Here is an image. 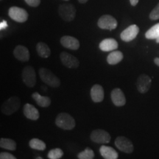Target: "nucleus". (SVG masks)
Listing matches in <instances>:
<instances>
[{"label":"nucleus","mask_w":159,"mask_h":159,"mask_svg":"<svg viewBox=\"0 0 159 159\" xmlns=\"http://www.w3.org/2000/svg\"><path fill=\"white\" fill-rule=\"evenodd\" d=\"M21 107V100L18 97H11L1 105V111L7 116L14 114Z\"/></svg>","instance_id":"nucleus-1"},{"label":"nucleus","mask_w":159,"mask_h":159,"mask_svg":"<svg viewBox=\"0 0 159 159\" xmlns=\"http://www.w3.org/2000/svg\"><path fill=\"white\" fill-rule=\"evenodd\" d=\"M39 76L41 80L45 84L53 88H57L61 85V80L53 72L47 68H41L39 69Z\"/></svg>","instance_id":"nucleus-2"},{"label":"nucleus","mask_w":159,"mask_h":159,"mask_svg":"<svg viewBox=\"0 0 159 159\" xmlns=\"http://www.w3.org/2000/svg\"><path fill=\"white\" fill-rule=\"evenodd\" d=\"M55 124L58 128L66 130H72L76 125L75 119L67 113H61L57 115L55 119Z\"/></svg>","instance_id":"nucleus-3"},{"label":"nucleus","mask_w":159,"mask_h":159,"mask_svg":"<svg viewBox=\"0 0 159 159\" xmlns=\"http://www.w3.org/2000/svg\"><path fill=\"white\" fill-rule=\"evenodd\" d=\"M58 13L61 19L66 21H71L76 16V9L71 4H63L58 7Z\"/></svg>","instance_id":"nucleus-4"},{"label":"nucleus","mask_w":159,"mask_h":159,"mask_svg":"<svg viewBox=\"0 0 159 159\" xmlns=\"http://www.w3.org/2000/svg\"><path fill=\"white\" fill-rule=\"evenodd\" d=\"M21 77L23 82L27 87L33 88L36 84V73L34 68L30 66H27L24 68Z\"/></svg>","instance_id":"nucleus-5"},{"label":"nucleus","mask_w":159,"mask_h":159,"mask_svg":"<svg viewBox=\"0 0 159 159\" xmlns=\"http://www.w3.org/2000/svg\"><path fill=\"white\" fill-rule=\"evenodd\" d=\"M90 138L93 142L97 144H108L111 142V135L102 129H96L91 132Z\"/></svg>","instance_id":"nucleus-6"},{"label":"nucleus","mask_w":159,"mask_h":159,"mask_svg":"<svg viewBox=\"0 0 159 159\" xmlns=\"http://www.w3.org/2000/svg\"><path fill=\"white\" fill-rule=\"evenodd\" d=\"M8 15L12 19L19 23L25 22L28 19V13L25 9L19 7H11L8 11Z\"/></svg>","instance_id":"nucleus-7"},{"label":"nucleus","mask_w":159,"mask_h":159,"mask_svg":"<svg viewBox=\"0 0 159 159\" xmlns=\"http://www.w3.org/2000/svg\"><path fill=\"white\" fill-rule=\"evenodd\" d=\"M116 19L111 15H103L99 18L97 22V25L99 28L103 30H113L116 29L117 27Z\"/></svg>","instance_id":"nucleus-8"},{"label":"nucleus","mask_w":159,"mask_h":159,"mask_svg":"<svg viewBox=\"0 0 159 159\" xmlns=\"http://www.w3.org/2000/svg\"><path fill=\"white\" fill-rule=\"evenodd\" d=\"M114 144L119 150L125 153H132L134 152V144L130 139L125 136H118L115 140Z\"/></svg>","instance_id":"nucleus-9"},{"label":"nucleus","mask_w":159,"mask_h":159,"mask_svg":"<svg viewBox=\"0 0 159 159\" xmlns=\"http://www.w3.org/2000/svg\"><path fill=\"white\" fill-rule=\"evenodd\" d=\"M60 59L63 64L69 69H76L80 65V61L76 57L66 52H62L60 54Z\"/></svg>","instance_id":"nucleus-10"},{"label":"nucleus","mask_w":159,"mask_h":159,"mask_svg":"<svg viewBox=\"0 0 159 159\" xmlns=\"http://www.w3.org/2000/svg\"><path fill=\"white\" fill-rule=\"evenodd\" d=\"M151 84H152V80L148 75H141L136 81L137 90L142 94H145L150 90Z\"/></svg>","instance_id":"nucleus-11"},{"label":"nucleus","mask_w":159,"mask_h":159,"mask_svg":"<svg viewBox=\"0 0 159 159\" xmlns=\"http://www.w3.org/2000/svg\"><path fill=\"white\" fill-rule=\"evenodd\" d=\"M139 33V28L136 25H132L124 30L120 34V38L125 42H130L136 39Z\"/></svg>","instance_id":"nucleus-12"},{"label":"nucleus","mask_w":159,"mask_h":159,"mask_svg":"<svg viewBox=\"0 0 159 159\" xmlns=\"http://www.w3.org/2000/svg\"><path fill=\"white\" fill-rule=\"evenodd\" d=\"M111 98L113 103L116 106H123L126 103V98L123 91L120 89L116 88L113 89L111 93Z\"/></svg>","instance_id":"nucleus-13"},{"label":"nucleus","mask_w":159,"mask_h":159,"mask_svg":"<svg viewBox=\"0 0 159 159\" xmlns=\"http://www.w3.org/2000/svg\"><path fill=\"white\" fill-rule=\"evenodd\" d=\"M61 43L65 48L71 50H77L80 48V42L76 38L64 35L61 39Z\"/></svg>","instance_id":"nucleus-14"},{"label":"nucleus","mask_w":159,"mask_h":159,"mask_svg":"<svg viewBox=\"0 0 159 159\" xmlns=\"http://www.w3.org/2000/svg\"><path fill=\"white\" fill-rule=\"evenodd\" d=\"M13 55L16 58L22 62H27L30 60V52L27 47L22 45H18L13 50Z\"/></svg>","instance_id":"nucleus-15"},{"label":"nucleus","mask_w":159,"mask_h":159,"mask_svg":"<svg viewBox=\"0 0 159 159\" xmlns=\"http://www.w3.org/2000/svg\"><path fill=\"white\" fill-rule=\"evenodd\" d=\"M118 42L114 39H105L102 40L99 44V48L103 52H111L118 48Z\"/></svg>","instance_id":"nucleus-16"},{"label":"nucleus","mask_w":159,"mask_h":159,"mask_svg":"<svg viewBox=\"0 0 159 159\" xmlns=\"http://www.w3.org/2000/svg\"><path fill=\"white\" fill-rule=\"evenodd\" d=\"M23 113L26 118L33 121L38 120L40 117L39 110L33 105L29 104V103L25 105L23 108Z\"/></svg>","instance_id":"nucleus-17"},{"label":"nucleus","mask_w":159,"mask_h":159,"mask_svg":"<svg viewBox=\"0 0 159 159\" xmlns=\"http://www.w3.org/2000/svg\"><path fill=\"white\" fill-rule=\"evenodd\" d=\"M104 90L102 85L95 84L91 89V97L94 102H101L104 99Z\"/></svg>","instance_id":"nucleus-18"},{"label":"nucleus","mask_w":159,"mask_h":159,"mask_svg":"<svg viewBox=\"0 0 159 159\" xmlns=\"http://www.w3.org/2000/svg\"><path fill=\"white\" fill-rule=\"evenodd\" d=\"M101 156L105 159H117L119 157L118 152L111 147L102 145L99 148Z\"/></svg>","instance_id":"nucleus-19"},{"label":"nucleus","mask_w":159,"mask_h":159,"mask_svg":"<svg viewBox=\"0 0 159 159\" xmlns=\"http://www.w3.org/2000/svg\"><path fill=\"white\" fill-rule=\"evenodd\" d=\"M32 97L37 103V105H39L40 107H42V108H47L51 104V99L49 97L41 96L38 92L33 93L32 94Z\"/></svg>","instance_id":"nucleus-20"},{"label":"nucleus","mask_w":159,"mask_h":159,"mask_svg":"<svg viewBox=\"0 0 159 159\" xmlns=\"http://www.w3.org/2000/svg\"><path fill=\"white\" fill-rule=\"evenodd\" d=\"M124 55L122 52L115 50L112 51L107 57V62L110 65H116L123 60Z\"/></svg>","instance_id":"nucleus-21"},{"label":"nucleus","mask_w":159,"mask_h":159,"mask_svg":"<svg viewBox=\"0 0 159 159\" xmlns=\"http://www.w3.org/2000/svg\"><path fill=\"white\" fill-rule=\"evenodd\" d=\"M36 51L38 55L43 58H47L51 55V50L48 45L43 42H39L37 43Z\"/></svg>","instance_id":"nucleus-22"},{"label":"nucleus","mask_w":159,"mask_h":159,"mask_svg":"<svg viewBox=\"0 0 159 159\" xmlns=\"http://www.w3.org/2000/svg\"><path fill=\"white\" fill-rule=\"evenodd\" d=\"M145 37L148 39H155L156 43H159V23L152 26L145 33Z\"/></svg>","instance_id":"nucleus-23"},{"label":"nucleus","mask_w":159,"mask_h":159,"mask_svg":"<svg viewBox=\"0 0 159 159\" xmlns=\"http://www.w3.org/2000/svg\"><path fill=\"white\" fill-rule=\"evenodd\" d=\"M0 147L5 150L14 151L16 149V143L11 139L2 138L0 139Z\"/></svg>","instance_id":"nucleus-24"},{"label":"nucleus","mask_w":159,"mask_h":159,"mask_svg":"<svg viewBox=\"0 0 159 159\" xmlns=\"http://www.w3.org/2000/svg\"><path fill=\"white\" fill-rule=\"evenodd\" d=\"M29 145L30 147L33 150H40V151H43L44 150L47 146H46V144L43 142L42 140L39 139H32L29 142Z\"/></svg>","instance_id":"nucleus-25"},{"label":"nucleus","mask_w":159,"mask_h":159,"mask_svg":"<svg viewBox=\"0 0 159 159\" xmlns=\"http://www.w3.org/2000/svg\"><path fill=\"white\" fill-rule=\"evenodd\" d=\"M77 158L79 159H93L94 158V152L91 148H86L77 154Z\"/></svg>","instance_id":"nucleus-26"},{"label":"nucleus","mask_w":159,"mask_h":159,"mask_svg":"<svg viewBox=\"0 0 159 159\" xmlns=\"http://www.w3.org/2000/svg\"><path fill=\"white\" fill-rule=\"evenodd\" d=\"M63 156V152L61 149L55 148L52 149L48 152V158L49 159H59Z\"/></svg>","instance_id":"nucleus-27"},{"label":"nucleus","mask_w":159,"mask_h":159,"mask_svg":"<svg viewBox=\"0 0 159 159\" xmlns=\"http://www.w3.org/2000/svg\"><path fill=\"white\" fill-rule=\"evenodd\" d=\"M151 20H158L159 19V3L156 6V7L151 11L149 16Z\"/></svg>","instance_id":"nucleus-28"},{"label":"nucleus","mask_w":159,"mask_h":159,"mask_svg":"<svg viewBox=\"0 0 159 159\" xmlns=\"http://www.w3.org/2000/svg\"><path fill=\"white\" fill-rule=\"evenodd\" d=\"M0 158L1 159H16V158L13 154L7 152H2L0 153Z\"/></svg>","instance_id":"nucleus-29"},{"label":"nucleus","mask_w":159,"mask_h":159,"mask_svg":"<svg viewBox=\"0 0 159 159\" xmlns=\"http://www.w3.org/2000/svg\"><path fill=\"white\" fill-rule=\"evenodd\" d=\"M25 2L29 6L33 7H36L41 3V0H25Z\"/></svg>","instance_id":"nucleus-30"},{"label":"nucleus","mask_w":159,"mask_h":159,"mask_svg":"<svg viewBox=\"0 0 159 159\" xmlns=\"http://www.w3.org/2000/svg\"><path fill=\"white\" fill-rule=\"evenodd\" d=\"M7 21H5V20L2 21L1 23H0V29H1V30L6 29V28H7Z\"/></svg>","instance_id":"nucleus-31"},{"label":"nucleus","mask_w":159,"mask_h":159,"mask_svg":"<svg viewBox=\"0 0 159 159\" xmlns=\"http://www.w3.org/2000/svg\"><path fill=\"white\" fill-rule=\"evenodd\" d=\"M139 0H130V5L132 6H136L138 4Z\"/></svg>","instance_id":"nucleus-32"},{"label":"nucleus","mask_w":159,"mask_h":159,"mask_svg":"<svg viewBox=\"0 0 159 159\" xmlns=\"http://www.w3.org/2000/svg\"><path fill=\"white\" fill-rule=\"evenodd\" d=\"M154 63L155 64L159 66V57H156V58L154 59Z\"/></svg>","instance_id":"nucleus-33"},{"label":"nucleus","mask_w":159,"mask_h":159,"mask_svg":"<svg viewBox=\"0 0 159 159\" xmlns=\"http://www.w3.org/2000/svg\"><path fill=\"white\" fill-rule=\"evenodd\" d=\"M89 0H78V2L80 3L81 4H84V3H86L87 2H88Z\"/></svg>","instance_id":"nucleus-34"},{"label":"nucleus","mask_w":159,"mask_h":159,"mask_svg":"<svg viewBox=\"0 0 159 159\" xmlns=\"http://www.w3.org/2000/svg\"><path fill=\"white\" fill-rule=\"evenodd\" d=\"M41 159V158H41V157H37V158H36V159Z\"/></svg>","instance_id":"nucleus-35"},{"label":"nucleus","mask_w":159,"mask_h":159,"mask_svg":"<svg viewBox=\"0 0 159 159\" xmlns=\"http://www.w3.org/2000/svg\"><path fill=\"white\" fill-rule=\"evenodd\" d=\"M64 1H69V0H64Z\"/></svg>","instance_id":"nucleus-36"}]
</instances>
